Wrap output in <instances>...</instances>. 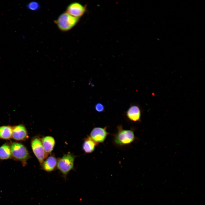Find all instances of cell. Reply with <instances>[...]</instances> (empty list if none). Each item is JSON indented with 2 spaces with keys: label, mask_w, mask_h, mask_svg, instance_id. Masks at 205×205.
<instances>
[{
  "label": "cell",
  "mask_w": 205,
  "mask_h": 205,
  "mask_svg": "<svg viewBox=\"0 0 205 205\" xmlns=\"http://www.w3.org/2000/svg\"><path fill=\"white\" fill-rule=\"evenodd\" d=\"M117 128V132L113 135L114 142L116 145L124 146L134 141L135 137L134 130L124 129L121 125L118 126Z\"/></svg>",
  "instance_id": "6da1fadb"
},
{
  "label": "cell",
  "mask_w": 205,
  "mask_h": 205,
  "mask_svg": "<svg viewBox=\"0 0 205 205\" xmlns=\"http://www.w3.org/2000/svg\"><path fill=\"white\" fill-rule=\"evenodd\" d=\"M10 147L11 156L15 159L21 162L23 166H25L30 157L26 147L22 144L17 142L12 143Z\"/></svg>",
  "instance_id": "7a4b0ae2"
},
{
  "label": "cell",
  "mask_w": 205,
  "mask_h": 205,
  "mask_svg": "<svg viewBox=\"0 0 205 205\" xmlns=\"http://www.w3.org/2000/svg\"><path fill=\"white\" fill-rule=\"evenodd\" d=\"M79 18L73 16L66 12L60 15L55 21V23L60 30L65 32L75 26L79 21Z\"/></svg>",
  "instance_id": "3957f363"
},
{
  "label": "cell",
  "mask_w": 205,
  "mask_h": 205,
  "mask_svg": "<svg viewBox=\"0 0 205 205\" xmlns=\"http://www.w3.org/2000/svg\"><path fill=\"white\" fill-rule=\"evenodd\" d=\"M75 158L73 154L68 153L58 160L57 167L64 176L67 175L73 168Z\"/></svg>",
  "instance_id": "277c9868"
},
{
  "label": "cell",
  "mask_w": 205,
  "mask_h": 205,
  "mask_svg": "<svg viewBox=\"0 0 205 205\" xmlns=\"http://www.w3.org/2000/svg\"><path fill=\"white\" fill-rule=\"evenodd\" d=\"M31 146L34 153L41 165L48 155L44 150L41 139L38 137L34 138L31 141Z\"/></svg>",
  "instance_id": "5b68a950"
},
{
  "label": "cell",
  "mask_w": 205,
  "mask_h": 205,
  "mask_svg": "<svg viewBox=\"0 0 205 205\" xmlns=\"http://www.w3.org/2000/svg\"><path fill=\"white\" fill-rule=\"evenodd\" d=\"M107 127L104 128L95 127L93 128L89 136L92 140L98 144L103 143L107 136L109 134L106 131Z\"/></svg>",
  "instance_id": "8992f818"
},
{
  "label": "cell",
  "mask_w": 205,
  "mask_h": 205,
  "mask_svg": "<svg viewBox=\"0 0 205 205\" xmlns=\"http://www.w3.org/2000/svg\"><path fill=\"white\" fill-rule=\"evenodd\" d=\"M86 7L78 2L72 3L66 8V13L75 17L79 18L86 11Z\"/></svg>",
  "instance_id": "52a82bcc"
},
{
  "label": "cell",
  "mask_w": 205,
  "mask_h": 205,
  "mask_svg": "<svg viewBox=\"0 0 205 205\" xmlns=\"http://www.w3.org/2000/svg\"><path fill=\"white\" fill-rule=\"evenodd\" d=\"M28 136L27 132L25 127L20 124L13 127L12 138L16 140H25Z\"/></svg>",
  "instance_id": "ba28073f"
},
{
  "label": "cell",
  "mask_w": 205,
  "mask_h": 205,
  "mask_svg": "<svg viewBox=\"0 0 205 205\" xmlns=\"http://www.w3.org/2000/svg\"><path fill=\"white\" fill-rule=\"evenodd\" d=\"M141 111L137 105H131L126 112V115L130 121L137 122L140 121Z\"/></svg>",
  "instance_id": "9c48e42d"
},
{
  "label": "cell",
  "mask_w": 205,
  "mask_h": 205,
  "mask_svg": "<svg viewBox=\"0 0 205 205\" xmlns=\"http://www.w3.org/2000/svg\"><path fill=\"white\" fill-rule=\"evenodd\" d=\"M57 161L58 160L54 155H51L44 161L41 165L42 168L48 172L52 171L57 167Z\"/></svg>",
  "instance_id": "30bf717a"
},
{
  "label": "cell",
  "mask_w": 205,
  "mask_h": 205,
  "mask_svg": "<svg viewBox=\"0 0 205 205\" xmlns=\"http://www.w3.org/2000/svg\"><path fill=\"white\" fill-rule=\"evenodd\" d=\"M41 139L44 150L48 155L54 147L55 144V140L53 137L50 136H44Z\"/></svg>",
  "instance_id": "8fae6325"
},
{
  "label": "cell",
  "mask_w": 205,
  "mask_h": 205,
  "mask_svg": "<svg viewBox=\"0 0 205 205\" xmlns=\"http://www.w3.org/2000/svg\"><path fill=\"white\" fill-rule=\"evenodd\" d=\"M99 144L95 142L89 136L84 139L83 144V149L86 153H92Z\"/></svg>",
  "instance_id": "7c38bea8"
},
{
  "label": "cell",
  "mask_w": 205,
  "mask_h": 205,
  "mask_svg": "<svg viewBox=\"0 0 205 205\" xmlns=\"http://www.w3.org/2000/svg\"><path fill=\"white\" fill-rule=\"evenodd\" d=\"M13 127L10 126H3L0 127V138L9 140L12 136Z\"/></svg>",
  "instance_id": "4fadbf2b"
},
{
  "label": "cell",
  "mask_w": 205,
  "mask_h": 205,
  "mask_svg": "<svg viewBox=\"0 0 205 205\" xmlns=\"http://www.w3.org/2000/svg\"><path fill=\"white\" fill-rule=\"evenodd\" d=\"M11 156L10 147L8 144H4L0 147V159H10Z\"/></svg>",
  "instance_id": "5bb4252c"
},
{
  "label": "cell",
  "mask_w": 205,
  "mask_h": 205,
  "mask_svg": "<svg viewBox=\"0 0 205 205\" xmlns=\"http://www.w3.org/2000/svg\"><path fill=\"white\" fill-rule=\"evenodd\" d=\"M27 9L32 11H36L40 8L39 3L36 1H32L28 3L26 5Z\"/></svg>",
  "instance_id": "9a60e30c"
},
{
  "label": "cell",
  "mask_w": 205,
  "mask_h": 205,
  "mask_svg": "<svg viewBox=\"0 0 205 205\" xmlns=\"http://www.w3.org/2000/svg\"><path fill=\"white\" fill-rule=\"evenodd\" d=\"M95 107L96 110L98 112H102L104 110V106L100 102H98L96 104Z\"/></svg>",
  "instance_id": "2e32d148"
}]
</instances>
